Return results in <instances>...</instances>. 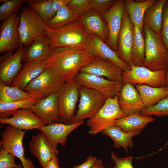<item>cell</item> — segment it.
<instances>
[{"instance_id":"32","label":"cell","mask_w":168,"mask_h":168,"mask_svg":"<svg viewBox=\"0 0 168 168\" xmlns=\"http://www.w3.org/2000/svg\"><path fill=\"white\" fill-rule=\"evenodd\" d=\"M79 17L67 6H65L59 10L46 25L51 29H58L78 20Z\"/></svg>"},{"instance_id":"3","label":"cell","mask_w":168,"mask_h":168,"mask_svg":"<svg viewBox=\"0 0 168 168\" xmlns=\"http://www.w3.org/2000/svg\"><path fill=\"white\" fill-rule=\"evenodd\" d=\"M145 35V58L142 66L152 71L167 70L168 51L163 43L161 34H156L143 26Z\"/></svg>"},{"instance_id":"9","label":"cell","mask_w":168,"mask_h":168,"mask_svg":"<svg viewBox=\"0 0 168 168\" xmlns=\"http://www.w3.org/2000/svg\"><path fill=\"white\" fill-rule=\"evenodd\" d=\"M78 109L71 124L79 122L94 116L104 104L106 99L98 91L79 86Z\"/></svg>"},{"instance_id":"13","label":"cell","mask_w":168,"mask_h":168,"mask_svg":"<svg viewBox=\"0 0 168 168\" xmlns=\"http://www.w3.org/2000/svg\"><path fill=\"white\" fill-rule=\"evenodd\" d=\"M125 10V0H115L111 8L102 14V17L107 24L109 32V38L105 43L116 52L118 50V38Z\"/></svg>"},{"instance_id":"12","label":"cell","mask_w":168,"mask_h":168,"mask_svg":"<svg viewBox=\"0 0 168 168\" xmlns=\"http://www.w3.org/2000/svg\"><path fill=\"white\" fill-rule=\"evenodd\" d=\"M0 123L2 125H11L24 130L33 129L40 130L47 125L36 116L31 109H22L0 114Z\"/></svg>"},{"instance_id":"46","label":"cell","mask_w":168,"mask_h":168,"mask_svg":"<svg viewBox=\"0 0 168 168\" xmlns=\"http://www.w3.org/2000/svg\"><path fill=\"white\" fill-rule=\"evenodd\" d=\"M92 168H105L104 166L102 161L100 159H97L95 165Z\"/></svg>"},{"instance_id":"19","label":"cell","mask_w":168,"mask_h":168,"mask_svg":"<svg viewBox=\"0 0 168 168\" xmlns=\"http://www.w3.org/2000/svg\"><path fill=\"white\" fill-rule=\"evenodd\" d=\"M26 49L21 46L14 54L8 53L2 59L0 64L1 83L11 85L23 66L22 58Z\"/></svg>"},{"instance_id":"38","label":"cell","mask_w":168,"mask_h":168,"mask_svg":"<svg viewBox=\"0 0 168 168\" xmlns=\"http://www.w3.org/2000/svg\"><path fill=\"white\" fill-rule=\"evenodd\" d=\"M91 0H71L67 6L80 16L91 10Z\"/></svg>"},{"instance_id":"21","label":"cell","mask_w":168,"mask_h":168,"mask_svg":"<svg viewBox=\"0 0 168 168\" xmlns=\"http://www.w3.org/2000/svg\"><path fill=\"white\" fill-rule=\"evenodd\" d=\"M54 48L52 41L46 34L37 38L26 49L22 63L38 61L47 59L51 55Z\"/></svg>"},{"instance_id":"40","label":"cell","mask_w":168,"mask_h":168,"mask_svg":"<svg viewBox=\"0 0 168 168\" xmlns=\"http://www.w3.org/2000/svg\"><path fill=\"white\" fill-rule=\"evenodd\" d=\"M161 34L162 41L168 51V0L163 8Z\"/></svg>"},{"instance_id":"29","label":"cell","mask_w":168,"mask_h":168,"mask_svg":"<svg viewBox=\"0 0 168 168\" xmlns=\"http://www.w3.org/2000/svg\"><path fill=\"white\" fill-rule=\"evenodd\" d=\"M166 1H156L147 10L144 16L143 26L157 34L161 33L163 10Z\"/></svg>"},{"instance_id":"10","label":"cell","mask_w":168,"mask_h":168,"mask_svg":"<svg viewBox=\"0 0 168 168\" xmlns=\"http://www.w3.org/2000/svg\"><path fill=\"white\" fill-rule=\"evenodd\" d=\"M26 131L7 125L0 134V145L1 148L18 158L23 168H30L33 163L30 159L26 158L22 144Z\"/></svg>"},{"instance_id":"27","label":"cell","mask_w":168,"mask_h":168,"mask_svg":"<svg viewBox=\"0 0 168 168\" xmlns=\"http://www.w3.org/2000/svg\"><path fill=\"white\" fill-rule=\"evenodd\" d=\"M125 10L128 12L130 19L133 26L139 27L143 35V20L144 14L148 8L154 4L155 0L135 1L125 0Z\"/></svg>"},{"instance_id":"1","label":"cell","mask_w":168,"mask_h":168,"mask_svg":"<svg viewBox=\"0 0 168 168\" xmlns=\"http://www.w3.org/2000/svg\"><path fill=\"white\" fill-rule=\"evenodd\" d=\"M95 57L86 48H54L47 59L48 67L56 70L66 82L73 80L80 69Z\"/></svg>"},{"instance_id":"4","label":"cell","mask_w":168,"mask_h":168,"mask_svg":"<svg viewBox=\"0 0 168 168\" xmlns=\"http://www.w3.org/2000/svg\"><path fill=\"white\" fill-rule=\"evenodd\" d=\"M19 27L21 46L28 47L38 37L45 34L46 24L29 6L22 7Z\"/></svg>"},{"instance_id":"17","label":"cell","mask_w":168,"mask_h":168,"mask_svg":"<svg viewBox=\"0 0 168 168\" xmlns=\"http://www.w3.org/2000/svg\"><path fill=\"white\" fill-rule=\"evenodd\" d=\"M133 25L131 22L128 12L125 10L118 36V50L116 53L120 59L130 66L133 65L131 51L133 42Z\"/></svg>"},{"instance_id":"42","label":"cell","mask_w":168,"mask_h":168,"mask_svg":"<svg viewBox=\"0 0 168 168\" xmlns=\"http://www.w3.org/2000/svg\"><path fill=\"white\" fill-rule=\"evenodd\" d=\"M111 157L115 164L114 168H133L132 165V156L121 158L114 152H113L111 154Z\"/></svg>"},{"instance_id":"37","label":"cell","mask_w":168,"mask_h":168,"mask_svg":"<svg viewBox=\"0 0 168 168\" xmlns=\"http://www.w3.org/2000/svg\"><path fill=\"white\" fill-rule=\"evenodd\" d=\"M141 113L146 116H168V97L162 99L154 105L145 108Z\"/></svg>"},{"instance_id":"2","label":"cell","mask_w":168,"mask_h":168,"mask_svg":"<svg viewBox=\"0 0 168 168\" xmlns=\"http://www.w3.org/2000/svg\"><path fill=\"white\" fill-rule=\"evenodd\" d=\"M45 32L51 39L54 48L86 49L90 35L78 20L56 29L46 25Z\"/></svg>"},{"instance_id":"23","label":"cell","mask_w":168,"mask_h":168,"mask_svg":"<svg viewBox=\"0 0 168 168\" xmlns=\"http://www.w3.org/2000/svg\"><path fill=\"white\" fill-rule=\"evenodd\" d=\"M84 123V120L70 124L56 123L43 126L40 130L45 134L53 146L57 148L58 144L64 147L69 134Z\"/></svg>"},{"instance_id":"25","label":"cell","mask_w":168,"mask_h":168,"mask_svg":"<svg viewBox=\"0 0 168 168\" xmlns=\"http://www.w3.org/2000/svg\"><path fill=\"white\" fill-rule=\"evenodd\" d=\"M48 67V59L25 63L13 79L11 86L17 87L24 90L31 81L37 77Z\"/></svg>"},{"instance_id":"11","label":"cell","mask_w":168,"mask_h":168,"mask_svg":"<svg viewBox=\"0 0 168 168\" xmlns=\"http://www.w3.org/2000/svg\"><path fill=\"white\" fill-rule=\"evenodd\" d=\"M79 72L74 80L79 86L94 90L106 99L118 96L123 85L121 82L110 80L94 74Z\"/></svg>"},{"instance_id":"49","label":"cell","mask_w":168,"mask_h":168,"mask_svg":"<svg viewBox=\"0 0 168 168\" xmlns=\"http://www.w3.org/2000/svg\"><path fill=\"white\" fill-rule=\"evenodd\" d=\"M167 87V88H168V85L167 86H166Z\"/></svg>"},{"instance_id":"31","label":"cell","mask_w":168,"mask_h":168,"mask_svg":"<svg viewBox=\"0 0 168 168\" xmlns=\"http://www.w3.org/2000/svg\"><path fill=\"white\" fill-rule=\"evenodd\" d=\"M133 42L131 51L133 65L142 66L145 58V39L139 28L133 26Z\"/></svg>"},{"instance_id":"33","label":"cell","mask_w":168,"mask_h":168,"mask_svg":"<svg viewBox=\"0 0 168 168\" xmlns=\"http://www.w3.org/2000/svg\"><path fill=\"white\" fill-rule=\"evenodd\" d=\"M32 95L15 86H8L0 83V102H12L29 99Z\"/></svg>"},{"instance_id":"30","label":"cell","mask_w":168,"mask_h":168,"mask_svg":"<svg viewBox=\"0 0 168 168\" xmlns=\"http://www.w3.org/2000/svg\"><path fill=\"white\" fill-rule=\"evenodd\" d=\"M138 92L145 108L157 104L162 99L168 97L167 87H156L146 85H134Z\"/></svg>"},{"instance_id":"7","label":"cell","mask_w":168,"mask_h":168,"mask_svg":"<svg viewBox=\"0 0 168 168\" xmlns=\"http://www.w3.org/2000/svg\"><path fill=\"white\" fill-rule=\"evenodd\" d=\"M79 87L73 79L65 82L57 93L59 123L71 124L79 96Z\"/></svg>"},{"instance_id":"26","label":"cell","mask_w":168,"mask_h":168,"mask_svg":"<svg viewBox=\"0 0 168 168\" xmlns=\"http://www.w3.org/2000/svg\"><path fill=\"white\" fill-rule=\"evenodd\" d=\"M141 130H136L128 133L124 132L115 125L109 126L101 132L102 134L110 138L113 142V147L119 148L122 147L126 153L128 152V147L132 149L134 142L132 138L139 134Z\"/></svg>"},{"instance_id":"16","label":"cell","mask_w":168,"mask_h":168,"mask_svg":"<svg viewBox=\"0 0 168 168\" xmlns=\"http://www.w3.org/2000/svg\"><path fill=\"white\" fill-rule=\"evenodd\" d=\"M29 146L30 153L37 159L42 168H45L49 162L57 157L59 153L58 148L53 146L41 131L36 135H32Z\"/></svg>"},{"instance_id":"5","label":"cell","mask_w":168,"mask_h":168,"mask_svg":"<svg viewBox=\"0 0 168 168\" xmlns=\"http://www.w3.org/2000/svg\"><path fill=\"white\" fill-rule=\"evenodd\" d=\"M65 82L56 70L49 67L29 83L24 90L39 100L57 93Z\"/></svg>"},{"instance_id":"18","label":"cell","mask_w":168,"mask_h":168,"mask_svg":"<svg viewBox=\"0 0 168 168\" xmlns=\"http://www.w3.org/2000/svg\"><path fill=\"white\" fill-rule=\"evenodd\" d=\"M118 101L119 107L126 116L140 113L145 106L136 88L129 83L123 84L118 95Z\"/></svg>"},{"instance_id":"48","label":"cell","mask_w":168,"mask_h":168,"mask_svg":"<svg viewBox=\"0 0 168 168\" xmlns=\"http://www.w3.org/2000/svg\"><path fill=\"white\" fill-rule=\"evenodd\" d=\"M30 168H36L33 164Z\"/></svg>"},{"instance_id":"45","label":"cell","mask_w":168,"mask_h":168,"mask_svg":"<svg viewBox=\"0 0 168 168\" xmlns=\"http://www.w3.org/2000/svg\"><path fill=\"white\" fill-rule=\"evenodd\" d=\"M45 168H60L58 157H55L52 159L46 165Z\"/></svg>"},{"instance_id":"24","label":"cell","mask_w":168,"mask_h":168,"mask_svg":"<svg viewBox=\"0 0 168 168\" xmlns=\"http://www.w3.org/2000/svg\"><path fill=\"white\" fill-rule=\"evenodd\" d=\"M102 14L100 12L91 10L80 16L78 21L88 33L98 36L105 42L109 38V32Z\"/></svg>"},{"instance_id":"8","label":"cell","mask_w":168,"mask_h":168,"mask_svg":"<svg viewBox=\"0 0 168 168\" xmlns=\"http://www.w3.org/2000/svg\"><path fill=\"white\" fill-rule=\"evenodd\" d=\"M129 70L123 71L122 83L132 85H146L156 87L166 86L167 70L152 71L143 66L131 65Z\"/></svg>"},{"instance_id":"41","label":"cell","mask_w":168,"mask_h":168,"mask_svg":"<svg viewBox=\"0 0 168 168\" xmlns=\"http://www.w3.org/2000/svg\"><path fill=\"white\" fill-rule=\"evenodd\" d=\"M114 0H91V10L104 13L109 10L115 2Z\"/></svg>"},{"instance_id":"22","label":"cell","mask_w":168,"mask_h":168,"mask_svg":"<svg viewBox=\"0 0 168 168\" xmlns=\"http://www.w3.org/2000/svg\"><path fill=\"white\" fill-rule=\"evenodd\" d=\"M31 110L47 124L59 123L57 93L39 100Z\"/></svg>"},{"instance_id":"34","label":"cell","mask_w":168,"mask_h":168,"mask_svg":"<svg viewBox=\"0 0 168 168\" xmlns=\"http://www.w3.org/2000/svg\"><path fill=\"white\" fill-rule=\"evenodd\" d=\"M29 6L32 8L47 24L55 16L52 0H28Z\"/></svg>"},{"instance_id":"14","label":"cell","mask_w":168,"mask_h":168,"mask_svg":"<svg viewBox=\"0 0 168 168\" xmlns=\"http://www.w3.org/2000/svg\"><path fill=\"white\" fill-rule=\"evenodd\" d=\"M19 15L14 13L1 24L0 53H12L21 47L19 32Z\"/></svg>"},{"instance_id":"39","label":"cell","mask_w":168,"mask_h":168,"mask_svg":"<svg viewBox=\"0 0 168 168\" xmlns=\"http://www.w3.org/2000/svg\"><path fill=\"white\" fill-rule=\"evenodd\" d=\"M16 156L2 148L0 149V168H23L22 164L16 165Z\"/></svg>"},{"instance_id":"44","label":"cell","mask_w":168,"mask_h":168,"mask_svg":"<svg viewBox=\"0 0 168 168\" xmlns=\"http://www.w3.org/2000/svg\"><path fill=\"white\" fill-rule=\"evenodd\" d=\"M71 0H52L53 11L56 14L57 12L61 8L67 6Z\"/></svg>"},{"instance_id":"20","label":"cell","mask_w":168,"mask_h":168,"mask_svg":"<svg viewBox=\"0 0 168 168\" xmlns=\"http://www.w3.org/2000/svg\"><path fill=\"white\" fill-rule=\"evenodd\" d=\"M86 49L91 54L114 62L123 71L129 70L131 66L120 59L116 52L112 49L100 38L92 34H90Z\"/></svg>"},{"instance_id":"35","label":"cell","mask_w":168,"mask_h":168,"mask_svg":"<svg viewBox=\"0 0 168 168\" xmlns=\"http://www.w3.org/2000/svg\"><path fill=\"white\" fill-rule=\"evenodd\" d=\"M28 0H0L3 3L0 7V20H7L12 14L19 13V9L22 7Z\"/></svg>"},{"instance_id":"36","label":"cell","mask_w":168,"mask_h":168,"mask_svg":"<svg viewBox=\"0 0 168 168\" xmlns=\"http://www.w3.org/2000/svg\"><path fill=\"white\" fill-rule=\"evenodd\" d=\"M38 100L33 97L28 99L15 102H0V113L22 109H31Z\"/></svg>"},{"instance_id":"43","label":"cell","mask_w":168,"mask_h":168,"mask_svg":"<svg viewBox=\"0 0 168 168\" xmlns=\"http://www.w3.org/2000/svg\"><path fill=\"white\" fill-rule=\"evenodd\" d=\"M97 160V159L96 157L90 155L84 162L80 165H75L72 168H92Z\"/></svg>"},{"instance_id":"15","label":"cell","mask_w":168,"mask_h":168,"mask_svg":"<svg viewBox=\"0 0 168 168\" xmlns=\"http://www.w3.org/2000/svg\"><path fill=\"white\" fill-rule=\"evenodd\" d=\"M123 71L112 61L95 56L91 62L81 68L79 72L105 77L109 80L122 82Z\"/></svg>"},{"instance_id":"47","label":"cell","mask_w":168,"mask_h":168,"mask_svg":"<svg viewBox=\"0 0 168 168\" xmlns=\"http://www.w3.org/2000/svg\"><path fill=\"white\" fill-rule=\"evenodd\" d=\"M168 85V68L167 69V72L166 76V86H167Z\"/></svg>"},{"instance_id":"6","label":"cell","mask_w":168,"mask_h":168,"mask_svg":"<svg viewBox=\"0 0 168 168\" xmlns=\"http://www.w3.org/2000/svg\"><path fill=\"white\" fill-rule=\"evenodd\" d=\"M118 95L106 99L103 106L94 116L88 119L86 124L90 128L89 134L95 135L101 133L107 127L114 125L115 120L126 116L119 107Z\"/></svg>"},{"instance_id":"28","label":"cell","mask_w":168,"mask_h":168,"mask_svg":"<svg viewBox=\"0 0 168 168\" xmlns=\"http://www.w3.org/2000/svg\"><path fill=\"white\" fill-rule=\"evenodd\" d=\"M154 120V118L152 116H144L137 113L115 120L114 125L123 131L128 133L142 131L149 123Z\"/></svg>"}]
</instances>
